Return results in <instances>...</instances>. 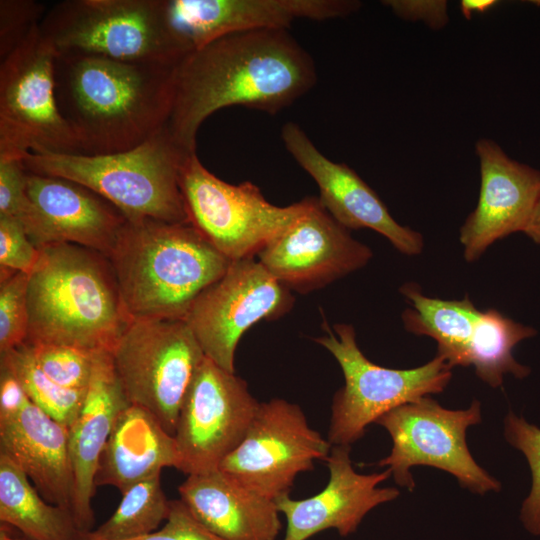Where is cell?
Instances as JSON below:
<instances>
[{
	"label": "cell",
	"instance_id": "6da1fadb",
	"mask_svg": "<svg viewBox=\"0 0 540 540\" xmlns=\"http://www.w3.org/2000/svg\"><path fill=\"white\" fill-rule=\"evenodd\" d=\"M317 81L310 54L284 29L221 37L188 53L175 69L174 99L166 127L188 152L212 113L229 106L276 114Z\"/></svg>",
	"mask_w": 540,
	"mask_h": 540
},
{
	"label": "cell",
	"instance_id": "7a4b0ae2",
	"mask_svg": "<svg viewBox=\"0 0 540 540\" xmlns=\"http://www.w3.org/2000/svg\"><path fill=\"white\" fill-rule=\"evenodd\" d=\"M175 69L57 52L56 102L82 154L130 150L164 128L173 105Z\"/></svg>",
	"mask_w": 540,
	"mask_h": 540
},
{
	"label": "cell",
	"instance_id": "3957f363",
	"mask_svg": "<svg viewBox=\"0 0 540 540\" xmlns=\"http://www.w3.org/2000/svg\"><path fill=\"white\" fill-rule=\"evenodd\" d=\"M39 251L29 274L26 342L111 352L132 319L108 258L71 243Z\"/></svg>",
	"mask_w": 540,
	"mask_h": 540
},
{
	"label": "cell",
	"instance_id": "277c9868",
	"mask_svg": "<svg viewBox=\"0 0 540 540\" xmlns=\"http://www.w3.org/2000/svg\"><path fill=\"white\" fill-rule=\"evenodd\" d=\"M108 260L132 320H185L232 262L191 223L153 219L127 221Z\"/></svg>",
	"mask_w": 540,
	"mask_h": 540
},
{
	"label": "cell",
	"instance_id": "5b68a950",
	"mask_svg": "<svg viewBox=\"0 0 540 540\" xmlns=\"http://www.w3.org/2000/svg\"><path fill=\"white\" fill-rule=\"evenodd\" d=\"M165 126L139 146L112 154L28 152L27 171L74 181L97 193L128 221L190 223L180 173L188 155Z\"/></svg>",
	"mask_w": 540,
	"mask_h": 540
},
{
	"label": "cell",
	"instance_id": "8992f818",
	"mask_svg": "<svg viewBox=\"0 0 540 540\" xmlns=\"http://www.w3.org/2000/svg\"><path fill=\"white\" fill-rule=\"evenodd\" d=\"M41 34L57 52L177 65L190 51L173 28L167 0H66L47 10Z\"/></svg>",
	"mask_w": 540,
	"mask_h": 540
},
{
	"label": "cell",
	"instance_id": "52a82bcc",
	"mask_svg": "<svg viewBox=\"0 0 540 540\" xmlns=\"http://www.w3.org/2000/svg\"><path fill=\"white\" fill-rule=\"evenodd\" d=\"M315 341L339 363L344 386L333 398L328 441L348 445L361 439L366 428L387 412L421 397L441 393L452 378V367L441 356L412 369H391L372 363L356 342L351 324L327 326Z\"/></svg>",
	"mask_w": 540,
	"mask_h": 540
},
{
	"label": "cell",
	"instance_id": "ba28073f",
	"mask_svg": "<svg viewBox=\"0 0 540 540\" xmlns=\"http://www.w3.org/2000/svg\"><path fill=\"white\" fill-rule=\"evenodd\" d=\"M111 355L128 402L174 436L186 392L206 357L186 321L132 320Z\"/></svg>",
	"mask_w": 540,
	"mask_h": 540
},
{
	"label": "cell",
	"instance_id": "9c48e42d",
	"mask_svg": "<svg viewBox=\"0 0 540 540\" xmlns=\"http://www.w3.org/2000/svg\"><path fill=\"white\" fill-rule=\"evenodd\" d=\"M56 54L39 26L0 61V159L43 151L82 154L56 102Z\"/></svg>",
	"mask_w": 540,
	"mask_h": 540
},
{
	"label": "cell",
	"instance_id": "30bf717a",
	"mask_svg": "<svg viewBox=\"0 0 540 540\" xmlns=\"http://www.w3.org/2000/svg\"><path fill=\"white\" fill-rule=\"evenodd\" d=\"M180 188L190 223L231 261L256 257L307 205L304 198L277 206L249 181L227 183L211 173L196 152L182 165Z\"/></svg>",
	"mask_w": 540,
	"mask_h": 540
},
{
	"label": "cell",
	"instance_id": "8fae6325",
	"mask_svg": "<svg viewBox=\"0 0 540 540\" xmlns=\"http://www.w3.org/2000/svg\"><path fill=\"white\" fill-rule=\"evenodd\" d=\"M480 422L478 400L464 410L446 409L429 396L403 404L376 421L392 439L390 454L378 465L409 491L415 487L410 468L418 465L446 471L476 494L499 491L500 483L477 464L466 443L467 429Z\"/></svg>",
	"mask_w": 540,
	"mask_h": 540
},
{
	"label": "cell",
	"instance_id": "7c38bea8",
	"mask_svg": "<svg viewBox=\"0 0 540 540\" xmlns=\"http://www.w3.org/2000/svg\"><path fill=\"white\" fill-rule=\"evenodd\" d=\"M331 447L297 404L274 398L259 404L244 438L219 469L246 489L275 500L289 494L297 475L312 470L315 460L326 461Z\"/></svg>",
	"mask_w": 540,
	"mask_h": 540
},
{
	"label": "cell",
	"instance_id": "4fadbf2b",
	"mask_svg": "<svg viewBox=\"0 0 540 540\" xmlns=\"http://www.w3.org/2000/svg\"><path fill=\"white\" fill-rule=\"evenodd\" d=\"M291 290L256 257L232 261L227 271L194 301L185 321L204 355L234 373L242 335L261 320H275L294 304Z\"/></svg>",
	"mask_w": 540,
	"mask_h": 540
},
{
	"label": "cell",
	"instance_id": "5bb4252c",
	"mask_svg": "<svg viewBox=\"0 0 540 540\" xmlns=\"http://www.w3.org/2000/svg\"><path fill=\"white\" fill-rule=\"evenodd\" d=\"M259 404L242 378L205 357L177 420L178 470L190 475L218 469L244 438Z\"/></svg>",
	"mask_w": 540,
	"mask_h": 540
},
{
	"label": "cell",
	"instance_id": "9a60e30c",
	"mask_svg": "<svg viewBox=\"0 0 540 540\" xmlns=\"http://www.w3.org/2000/svg\"><path fill=\"white\" fill-rule=\"evenodd\" d=\"M304 211L256 255L291 291L306 294L368 264L372 250L354 239L321 205L306 197Z\"/></svg>",
	"mask_w": 540,
	"mask_h": 540
},
{
	"label": "cell",
	"instance_id": "2e32d148",
	"mask_svg": "<svg viewBox=\"0 0 540 540\" xmlns=\"http://www.w3.org/2000/svg\"><path fill=\"white\" fill-rule=\"evenodd\" d=\"M26 193L29 205L19 222L38 249L71 243L108 258L128 221L97 193L61 177L28 171Z\"/></svg>",
	"mask_w": 540,
	"mask_h": 540
},
{
	"label": "cell",
	"instance_id": "e0dca14e",
	"mask_svg": "<svg viewBox=\"0 0 540 540\" xmlns=\"http://www.w3.org/2000/svg\"><path fill=\"white\" fill-rule=\"evenodd\" d=\"M286 150L317 184L321 205L348 230L368 228L384 236L399 252H422L423 236L399 224L376 192L349 166L326 157L304 130L293 122L283 125Z\"/></svg>",
	"mask_w": 540,
	"mask_h": 540
},
{
	"label": "cell",
	"instance_id": "ac0fdd59",
	"mask_svg": "<svg viewBox=\"0 0 540 540\" xmlns=\"http://www.w3.org/2000/svg\"><path fill=\"white\" fill-rule=\"evenodd\" d=\"M480 191L475 209L460 228L467 262H474L497 240L524 231L540 196V171L510 158L491 139L475 145Z\"/></svg>",
	"mask_w": 540,
	"mask_h": 540
},
{
	"label": "cell",
	"instance_id": "d6986e66",
	"mask_svg": "<svg viewBox=\"0 0 540 540\" xmlns=\"http://www.w3.org/2000/svg\"><path fill=\"white\" fill-rule=\"evenodd\" d=\"M360 6L356 0H167L171 24L190 52L231 34L346 17Z\"/></svg>",
	"mask_w": 540,
	"mask_h": 540
},
{
	"label": "cell",
	"instance_id": "ffe728a7",
	"mask_svg": "<svg viewBox=\"0 0 540 540\" xmlns=\"http://www.w3.org/2000/svg\"><path fill=\"white\" fill-rule=\"evenodd\" d=\"M350 450L348 445H332L326 459L330 477L321 492L302 500L289 494L274 500L286 519L283 540H307L328 529L348 536L370 510L399 496L396 488L378 487L392 475L389 469L359 474L352 466Z\"/></svg>",
	"mask_w": 540,
	"mask_h": 540
},
{
	"label": "cell",
	"instance_id": "44dd1931",
	"mask_svg": "<svg viewBox=\"0 0 540 540\" xmlns=\"http://www.w3.org/2000/svg\"><path fill=\"white\" fill-rule=\"evenodd\" d=\"M0 447L47 502L73 516L74 476L66 426L26 397L15 406L0 408Z\"/></svg>",
	"mask_w": 540,
	"mask_h": 540
},
{
	"label": "cell",
	"instance_id": "7402d4cb",
	"mask_svg": "<svg viewBox=\"0 0 540 540\" xmlns=\"http://www.w3.org/2000/svg\"><path fill=\"white\" fill-rule=\"evenodd\" d=\"M129 404L115 372L111 352H96L84 403L68 428L74 476L73 517L83 533L92 531L95 521L92 499L100 455L119 413Z\"/></svg>",
	"mask_w": 540,
	"mask_h": 540
},
{
	"label": "cell",
	"instance_id": "603a6c76",
	"mask_svg": "<svg viewBox=\"0 0 540 540\" xmlns=\"http://www.w3.org/2000/svg\"><path fill=\"white\" fill-rule=\"evenodd\" d=\"M178 491L191 514L226 540H275L282 529L274 500L246 489L219 468L188 475Z\"/></svg>",
	"mask_w": 540,
	"mask_h": 540
},
{
	"label": "cell",
	"instance_id": "cb8c5ba5",
	"mask_svg": "<svg viewBox=\"0 0 540 540\" xmlns=\"http://www.w3.org/2000/svg\"><path fill=\"white\" fill-rule=\"evenodd\" d=\"M180 467L175 437L144 408L129 404L118 415L98 461L95 485L123 493L133 484Z\"/></svg>",
	"mask_w": 540,
	"mask_h": 540
},
{
	"label": "cell",
	"instance_id": "d4e9b609",
	"mask_svg": "<svg viewBox=\"0 0 540 540\" xmlns=\"http://www.w3.org/2000/svg\"><path fill=\"white\" fill-rule=\"evenodd\" d=\"M0 521L27 540H82L83 532L65 509L50 504L24 471L0 451Z\"/></svg>",
	"mask_w": 540,
	"mask_h": 540
},
{
	"label": "cell",
	"instance_id": "484cf974",
	"mask_svg": "<svg viewBox=\"0 0 540 540\" xmlns=\"http://www.w3.org/2000/svg\"><path fill=\"white\" fill-rule=\"evenodd\" d=\"M410 307L402 313L405 329L433 338L437 355L451 367L464 366L465 354L480 313L466 295L461 300H442L424 295L415 283L400 288Z\"/></svg>",
	"mask_w": 540,
	"mask_h": 540
},
{
	"label": "cell",
	"instance_id": "4316f807",
	"mask_svg": "<svg viewBox=\"0 0 540 540\" xmlns=\"http://www.w3.org/2000/svg\"><path fill=\"white\" fill-rule=\"evenodd\" d=\"M536 333L531 326L518 323L496 309L480 311L466 350L464 367L473 366L476 375L493 388L503 383L506 374L524 378L529 375L530 368L515 360L513 348Z\"/></svg>",
	"mask_w": 540,
	"mask_h": 540
},
{
	"label": "cell",
	"instance_id": "83f0119b",
	"mask_svg": "<svg viewBox=\"0 0 540 540\" xmlns=\"http://www.w3.org/2000/svg\"><path fill=\"white\" fill-rule=\"evenodd\" d=\"M160 474L139 481L122 493L114 513L100 526L84 533L82 540H128L158 530L170 511Z\"/></svg>",
	"mask_w": 540,
	"mask_h": 540
},
{
	"label": "cell",
	"instance_id": "f1b7e54d",
	"mask_svg": "<svg viewBox=\"0 0 540 540\" xmlns=\"http://www.w3.org/2000/svg\"><path fill=\"white\" fill-rule=\"evenodd\" d=\"M0 365L16 377L32 403L67 428L73 424L87 389H68L51 380L36 364L26 342L0 354Z\"/></svg>",
	"mask_w": 540,
	"mask_h": 540
},
{
	"label": "cell",
	"instance_id": "f546056e",
	"mask_svg": "<svg viewBox=\"0 0 540 540\" xmlns=\"http://www.w3.org/2000/svg\"><path fill=\"white\" fill-rule=\"evenodd\" d=\"M26 343L38 367L51 380L68 389H87L95 353L65 344Z\"/></svg>",
	"mask_w": 540,
	"mask_h": 540
},
{
	"label": "cell",
	"instance_id": "4dcf8cb0",
	"mask_svg": "<svg viewBox=\"0 0 540 540\" xmlns=\"http://www.w3.org/2000/svg\"><path fill=\"white\" fill-rule=\"evenodd\" d=\"M506 440L527 458L532 473V488L524 500L520 519L527 531L540 535V428L509 412L504 421Z\"/></svg>",
	"mask_w": 540,
	"mask_h": 540
},
{
	"label": "cell",
	"instance_id": "1f68e13d",
	"mask_svg": "<svg viewBox=\"0 0 540 540\" xmlns=\"http://www.w3.org/2000/svg\"><path fill=\"white\" fill-rule=\"evenodd\" d=\"M28 282V273L0 272V354L27 340Z\"/></svg>",
	"mask_w": 540,
	"mask_h": 540
},
{
	"label": "cell",
	"instance_id": "d6a6232c",
	"mask_svg": "<svg viewBox=\"0 0 540 540\" xmlns=\"http://www.w3.org/2000/svg\"><path fill=\"white\" fill-rule=\"evenodd\" d=\"M47 10L33 0L0 1V60L17 49L40 26Z\"/></svg>",
	"mask_w": 540,
	"mask_h": 540
},
{
	"label": "cell",
	"instance_id": "836d02e7",
	"mask_svg": "<svg viewBox=\"0 0 540 540\" xmlns=\"http://www.w3.org/2000/svg\"><path fill=\"white\" fill-rule=\"evenodd\" d=\"M40 256L22 224L15 218L0 216V269L30 274Z\"/></svg>",
	"mask_w": 540,
	"mask_h": 540
},
{
	"label": "cell",
	"instance_id": "e575fe53",
	"mask_svg": "<svg viewBox=\"0 0 540 540\" xmlns=\"http://www.w3.org/2000/svg\"><path fill=\"white\" fill-rule=\"evenodd\" d=\"M27 173L21 159H0V216L20 221L25 215Z\"/></svg>",
	"mask_w": 540,
	"mask_h": 540
},
{
	"label": "cell",
	"instance_id": "d590c367",
	"mask_svg": "<svg viewBox=\"0 0 540 540\" xmlns=\"http://www.w3.org/2000/svg\"><path fill=\"white\" fill-rule=\"evenodd\" d=\"M128 540H226L201 524L179 500L171 501L169 515L162 528Z\"/></svg>",
	"mask_w": 540,
	"mask_h": 540
},
{
	"label": "cell",
	"instance_id": "8d00e7d4",
	"mask_svg": "<svg viewBox=\"0 0 540 540\" xmlns=\"http://www.w3.org/2000/svg\"><path fill=\"white\" fill-rule=\"evenodd\" d=\"M398 17L408 21H422L432 29L443 28L449 20L444 0H387L382 2Z\"/></svg>",
	"mask_w": 540,
	"mask_h": 540
},
{
	"label": "cell",
	"instance_id": "74e56055",
	"mask_svg": "<svg viewBox=\"0 0 540 540\" xmlns=\"http://www.w3.org/2000/svg\"><path fill=\"white\" fill-rule=\"evenodd\" d=\"M497 3V0H462L460 1L459 7L462 15L466 19H470L475 14L489 11Z\"/></svg>",
	"mask_w": 540,
	"mask_h": 540
},
{
	"label": "cell",
	"instance_id": "f35d334b",
	"mask_svg": "<svg viewBox=\"0 0 540 540\" xmlns=\"http://www.w3.org/2000/svg\"><path fill=\"white\" fill-rule=\"evenodd\" d=\"M523 232L540 245V196Z\"/></svg>",
	"mask_w": 540,
	"mask_h": 540
},
{
	"label": "cell",
	"instance_id": "ab89813d",
	"mask_svg": "<svg viewBox=\"0 0 540 540\" xmlns=\"http://www.w3.org/2000/svg\"><path fill=\"white\" fill-rule=\"evenodd\" d=\"M0 540H24V539H18V538L10 536L9 534H7L4 528L1 527Z\"/></svg>",
	"mask_w": 540,
	"mask_h": 540
}]
</instances>
